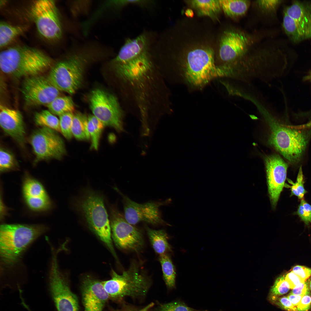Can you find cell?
Instances as JSON below:
<instances>
[{"label":"cell","instance_id":"6da1fadb","mask_svg":"<svg viewBox=\"0 0 311 311\" xmlns=\"http://www.w3.org/2000/svg\"><path fill=\"white\" fill-rule=\"evenodd\" d=\"M110 66L120 84L127 111L145 119L169 109V90L152 58L133 57Z\"/></svg>","mask_w":311,"mask_h":311},{"label":"cell","instance_id":"7a4b0ae2","mask_svg":"<svg viewBox=\"0 0 311 311\" xmlns=\"http://www.w3.org/2000/svg\"><path fill=\"white\" fill-rule=\"evenodd\" d=\"M261 113L270 127L269 145L291 164L299 163L311 137V130L282 124L266 109Z\"/></svg>","mask_w":311,"mask_h":311},{"label":"cell","instance_id":"3957f363","mask_svg":"<svg viewBox=\"0 0 311 311\" xmlns=\"http://www.w3.org/2000/svg\"><path fill=\"white\" fill-rule=\"evenodd\" d=\"M104 202L101 194L87 188L75 200L73 206L90 229L106 244L117 259L111 238L110 220Z\"/></svg>","mask_w":311,"mask_h":311},{"label":"cell","instance_id":"277c9868","mask_svg":"<svg viewBox=\"0 0 311 311\" xmlns=\"http://www.w3.org/2000/svg\"><path fill=\"white\" fill-rule=\"evenodd\" d=\"M101 51L92 46L71 51L65 59L53 67L48 78L60 91L74 94L82 83L87 63L95 56L103 53Z\"/></svg>","mask_w":311,"mask_h":311},{"label":"cell","instance_id":"5b68a950","mask_svg":"<svg viewBox=\"0 0 311 311\" xmlns=\"http://www.w3.org/2000/svg\"><path fill=\"white\" fill-rule=\"evenodd\" d=\"M51 58L41 51L27 46L12 47L0 54V67L4 73L16 77L39 75L52 64Z\"/></svg>","mask_w":311,"mask_h":311},{"label":"cell","instance_id":"8992f818","mask_svg":"<svg viewBox=\"0 0 311 311\" xmlns=\"http://www.w3.org/2000/svg\"><path fill=\"white\" fill-rule=\"evenodd\" d=\"M39 224H4L0 228V254L2 266L10 268L19 261L29 246L46 232Z\"/></svg>","mask_w":311,"mask_h":311},{"label":"cell","instance_id":"52a82bcc","mask_svg":"<svg viewBox=\"0 0 311 311\" xmlns=\"http://www.w3.org/2000/svg\"><path fill=\"white\" fill-rule=\"evenodd\" d=\"M143 270L138 263L133 261L121 274L112 270L111 279L102 281L109 298L119 300L126 296L135 298L145 296L151 283L149 277Z\"/></svg>","mask_w":311,"mask_h":311},{"label":"cell","instance_id":"ba28073f","mask_svg":"<svg viewBox=\"0 0 311 311\" xmlns=\"http://www.w3.org/2000/svg\"><path fill=\"white\" fill-rule=\"evenodd\" d=\"M182 72L185 81L195 88H201L212 79L226 77L221 67L215 65L214 53L211 49H197L187 54Z\"/></svg>","mask_w":311,"mask_h":311},{"label":"cell","instance_id":"9c48e42d","mask_svg":"<svg viewBox=\"0 0 311 311\" xmlns=\"http://www.w3.org/2000/svg\"><path fill=\"white\" fill-rule=\"evenodd\" d=\"M89 100L93 115L105 126L112 128L119 132L123 130L124 112L117 96L96 88L91 92Z\"/></svg>","mask_w":311,"mask_h":311},{"label":"cell","instance_id":"30bf717a","mask_svg":"<svg viewBox=\"0 0 311 311\" xmlns=\"http://www.w3.org/2000/svg\"><path fill=\"white\" fill-rule=\"evenodd\" d=\"M112 238L116 245L122 250L138 252L144 242L141 231L129 223L114 205L109 206Z\"/></svg>","mask_w":311,"mask_h":311},{"label":"cell","instance_id":"8fae6325","mask_svg":"<svg viewBox=\"0 0 311 311\" xmlns=\"http://www.w3.org/2000/svg\"><path fill=\"white\" fill-rule=\"evenodd\" d=\"M251 41L246 34L238 31L225 32L221 40L219 56L223 63L220 66L232 78L236 68L246 54Z\"/></svg>","mask_w":311,"mask_h":311},{"label":"cell","instance_id":"7c38bea8","mask_svg":"<svg viewBox=\"0 0 311 311\" xmlns=\"http://www.w3.org/2000/svg\"><path fill=\"white\" fill-rule=\"evenodd\" d=\"M29 143L35 156V164L52 159L60 160L66 154L64 142L55 130L41 127L33 132Z\"/></svg>","mask_w":311,"mask_h":311},{"label":"cell","instance_id":"4fadbf2b","mask_svg":"<svg viewBox=\"0 0 311 311\" xmlns=\"http://www.w3.org/2000/svg\"><path fill=\"white\" fill-rule=\"evenodd\" d=\"M31 13L37 30L42 37L49 40L60 39L62 29L58 10L54 1H35Z\"/></svg>","mask_w":311,"mask_h":311},{"label":"cell","instance_id":"5bb4252c","mask_svg":"<svg viewBox=\"0 0 311 311\" xmlns=\"http://www.w3.org/2000/svg\"><path fill=\"white\" fill-rule=\"evenodd\" d=\"M49 287L50 295L58 311H78L77 298L71 291L67 279L60 271L55 253L52 257Z\"/></svg>","mask_w":311,"mask_h":311},{"label":"cell","instance_id":"9a60e30c","mask_svg":"<svg viewBox=\"0 0 311 311\" xmlns=\"http://www.w3.org/2000/svg\"><path fill=\"white\" fill-rule=\"evenodd\" d=\"M114 188L122 198L124 216L129 223L133 225L142 222L154 225L167 224L162 218L160 210L166 202L139 203L124 195L117 188Z\"/></svg>","mask_w":311,"mask_h":311},{"label":"cell","instance_id":"2e32d148","mask_svg":"<svg viewBox=\"0 0 311 311\" xmlns=\"http://www.w3.org/2000/svg\"><path fill=\"white\" fill-rule=\"evenodd\" d=\"M21 91L26 103L31 106L47 105L59 96L60 91L48 77L40 75L26 79Z\"/></svg>","mask_w":311,"mask_h":311},{"label":"cell","instance_id":"e0dca14e","mask_svg":"<svg viewBox=\"0 0 311 311\" xmlns=\"http://www.w3.org/2000/svg\"><path fill=\"white\" fill-rule=\"evenodd\" d=\"M268 191L272 207L276 206L286 178L287 164L278 155L265 159Z\"/></svg>","mask_w":311,"mask_h":311},{"label":"cell","instance_id":"ac0fdd59","mask_svg":"<svg viewBox=\"0 0 311 311\" xmlns=\"http://www.w3.org/2000/svg\"><path fill=\"white\" fill-rule=\"evenodd\" d=\"M81 292L84 311H103L109 298L102 282L86 276L82 282Z\"/></svg>","mask_w":311,"mask_h":311},{"label":"cell","instance_id":"d6986e66","mask_svg":"<svg viewBox=\"0 0 311 311\" xmlns=\"http://www.w3.org/2000/svg\"><path fill=\"white\" fill-rule=\"evenodd\" d=\"M0 125L6 134L20 145H24L25 129L22 116L19 111L1 105Z\"/></svg>","mask_w":311,"mask_h":311},{"label":"cell","instance_id":"ffe728a7","mask_svg":"<svg viewBox=\"0 0 311 311\" xmlns=\"http://www.w3.org/2000/svg\"><path fill=\"white\" fill-rule=\"evenodd\" d=\"M284 13L311 31V3L295 1L286 8Z\"/></svg>","mask_w":311,"mask_h":311},{"label":"cell","instance_id":"44dd1931","mask_svg":"<svg viewBox=\"0 0 311 311\" xmlns=\"http://www.w3.org/2000/svg\"><path fill=\"white\" fill-rule=\"evenodd\" d=\"M145 229L152 246L159 255L171 250L168 241V236L164 230H155L145 226Z\"/></svg>","mask_w":311,"mask_h":311},{"label":"cell","instance_id":"7402d4cb","mask_svg":"<svg viewBox=\"0 0 311 311\" xmlns=\"http://www.w3.org/2000/svg\"><path fill=\"white\" fill-rule=\"evenodd\" d=\"M283 26L286 33L295 42L311 38V31L303 27L285 13Z\"/></svg>","mask_w":311,"mask_h":311},{"label":"cell","instance_id":"603a6c76","mask_svg":"<svg viewBox=\"0 0 311 311\" xmlns=\"http://www.w3.org/2000/svg\"><path fill=\"white\" fill-rule=\"evenodd\" d=\"M221 9L227 16L238 18L243 16L246 12L250 4L248 0H219Z\"/></svg>","mask_w":311,"mask_h":311},{"label":"cell","instance_id":"cb8c5ba5","mask_svg":"<svg viewBox=\"0 0 311 311\" xmlns=\"http://www.w3.org/2000/svg\"><path fill=\"white\" fill-rule=\"evenodd\" d=\"M26 26H15L4 22L0 23V46L4 47L26 30Z\"/></svg>","mask_w":311,"mask_h":311},{"label":"cell","instance_id":"d4e9b609","mask_svg":"<svg viewBox=\"0 0 311 311\" xmlns=\"http://www.w3.org/2000/svg\"><path fill=\"white\" fill-rule=\"evenodd\" d=\"M88 117L81 113L74 114L72 128L73 136L80 140L90 139L88 128Z\"/></svg>","mask_w":311,"mask_h":311},{"label":"cell","instance_id":"484cf974","mask_svg":"<svg viewBox=\"0 0 311 311\" xmlns=\"http://www.w3.org/2000/svg\"><path fill=\"white\" fill-rule=\"evenodd\" d=\"M163 279L166 285L169 289L175 288L176 272L174 266L170 256L167 254L159 255Z\"/></svg>","mask_w":311,"mask_h":311},{"label":"cell","instance_id":"4316f807","mask_svg":"<svg viewBox=\"0 0 311 311\" xmlns=\"http://www.w3.org/2000/svg\"><path fill=\"white\" fill-rule=\"evenodd\" d=\"M49 110L54 115L59 116L67 113L73 112L74 103L69 96H58L47 105Z\"/></svg>","mask_w":311,"mask_h":311},{"label":"cell","instance_id":"83f0119b","mask_svg":"<svg viewBox=\"0 0 311 311\" xmlns=\"http://www.w3.org/2000/svg\"><path fill=\"white\" fill-rule=\"evenodd\" d=\"M34 120L38 126L61 132L59 119L49 110H43L37 112L35 115Z\"/></svg>","mask_w":311,"mask_h":311},{"label":"cell","instance_id":"f1b7e54d","mask_svg":"<svg viewBox=\"0 0 311 311\" xmlns=\"http://www.w3.org/2000/svg\"><path fill=\"white\" fill-rule=\"evenodd\" d=\"M104 126L103 123L93 115L88 117V128L91 139L92 149L95 150L98 149L100 137Z\"/></svg>","mask_w":311,"mask_h":311},{"label":"cell","instance_id":"f546056e","mask_svg":"<svg viewBox=\"0 0 311 311\" xmlns=\"http://www.w3.org/2000/svg\"><path fill=\"white\" fill-rule=\"evenodd\" d=\"M22 191L24 197H37L47 195L41 184L29 176L26 177L24 180Z\"/></svg>","mask_w":311,"mask_h":311},{"label":"cell","instance_id":"4dcf8cb0","mask_svg":"<svg viewBox=\"0 0 311 311\" xmlns=\"http://www.w3.org/2000/svg\"><path fill=\"white\" fill-rule=\"evenodd\" d=\"M191 3L199 14L203 16H213L221 8L219 0H195L191 1Z\"/></svg>","mask_w":311,"mask_h":311},{"label":"cell","instance_id":"1f68e13d","mask_svg":"<svg viewBox=\"0 0 311 311\" xmlns=\"http://www.w3.org/2000/svg\"><path fill=\"white\" fill-rule=\"evenodd\" d=\"M25 202L30 209L36 211H42L49 209L51 202L48 195L37 197H25Z\"/></svg>","mask_w":311,"mask_h":311},{"label":"cell","instance_id":"d6a6232c","mask_svg":"<svg viewBox=\"0 0 311 311\" xmlns=\"http://www.w3.org/2000/svg\"><path fill=\"white\" fill-rule=\"evenodd\" d=\"M18 164L14 155L9 151L1 147L0 149V170L3 172L16 169Z\"/></svg>","mask_w":311,"mask_h":311},{"label":"cell","instance_id":"836d02e7","mask_svg":"<svg viewBox=\"0 0 311 311\" xmlns=\"http://www.w3.org/2000/svg\"><path fill=\"white\" fill-rule=\"evenodd\" d=\"M74 115L73 112H69L59 116L60 132L68 140L71 139L73 136L72 128Z\"/></svg>","mask_w":311,"mask_h":311},{"label":"cell","instance_id":"e575fe53","mask_svg":"<svg viewBox=\"0 0 311 311\" xmlns=\"http://www.w3.org/2000/svg\"><path fill=\"white\" fill-rule=\"evenodd\" d=\"M288 181L292 185L290 187L291 196H295L299 199H303L307 191L304 187V182L301 167L299 169L296 181L294 183L291 180Z\"/></svg>","mask_w":311,"mask_h":311},{"label":"cell","instance_id":"d590c367","mask_svg":"<svg viewBox=\"0 0 311 311\" xmlns=\"http://www.w3.org/2000/svg\"><path fill=\"white\" fill-rule=\"evenodd\" d=\"M158 311H198L188 306L184 302L178 300L161 304Z\"/></svg>","mask_w":311,"mask_h":311},{"label":"cell","instance_id":"8d00e7d4","mask_svg":"<svg viewBox=\"0 0 311 311\" xmlns=\"http://www.w3.org/2000/svg\"><path fill=\"white\" fill-rule=\"evenodd\" d=\"M289 285L286 280L285 276H281L276 280L271 289L272 294L274 296H278L287 293L289 290Z\"/></svg>","mask_w":311,"mask_h":311},{"label":"cell","instance_id":"74e56055","mask_svg":"<svg viewBox=\"0 0 311 311\" xmlns=\"http://www.w3.org/2000/svg\"><path fill=\"white\" fill-rule=\"evenodd\" d=\"M296 213L305 224L311 223V205L303 199H301Z\"/></svg>","mask_w":311,"mask_h":311},{"label":"cell","instance_id":"f35d334b","mask_svg":"<svg viewBox=\"0 0 311 311\" xmlns=\"http://www.w3.org/2000/svg\"><path fill=\"white\" fill-rule=\"evenodd\" d=\"M280 2L279 0H259L257 3L263 11L270 12L274 11Z\"/></svg>","mask_w":311,"mask_h":311},{"label":"cell","instance_id":"ab89813d","mask_svg":"<svg viewBox=\"0 0 311 311\" xmlns=\"http://www.w3.org/2000/svg\"><path fill=\"white\" fill-rule=\"evenodd\" d=\"M292 271L304 281L311 276V269L304 266H296Z\"/></svg>","mask_w":311,"mask_h":311},{"label":"cell","instance_id":"60d3db41","mask_svg":"<svg viewBox=\"0 0 311 311\" xmlns=\"http://www.w3.org/2000/svg\"><path fill=\"white\" fill-rule=\"evenodd\" d=\"M290 294L300 296L310 294L307 283L305 281L299 284L293 289Z\"/></svg>","mask_w":311,"mask_h":311},{"label":"cell","instance_id":"b9f144b4","mask_svg":"<svg viewBox=\"0 0 311 311\" xmlns=\"http://www.w3.org/2000/svg\"><path fill=\"white\" fill-rule=\"evenodd\" d=\"M277 304L287 311H298L297 307L294 306L287 297L284 296L277 299Z\"/></svg>","mask_w":311,"mask_h":311},{"label":"cell","instance_id":"7bdbcfd3","mask_svg":"<svg viewBox=\"0 0 311 311\" xmlns=\"http://www.w3.org/2000/svg\"><path fill=\"white\" fill-rule=\"evenodd\" d=\"M285 278L291 289H293L301 283L305 282L292 271L288 273L285 276Z\"/></svg>","mask_w":311,"mask_h":311},{"label":"cell","instance_id":"ee69618b","mask_svg":"<svg viewBox=\"0 0 311 311\" xmlns=\"http://www.w3.org/2000/svg\"><path fill=\"white\" fill-rule=\"evenodd\" d=\"M296 307L298 311H308L311 307L310 294L304 295Z\"/></svg>","mask_w":311,"mask_h":311},{"label":"cell","instance_id":"f6af8a7d","mask_svg":"<svg viewBox=\"0 0 311 311\" xmlns=\"http://www.w3.org/2000/svg\"><path fill=\"white\" fill-rule=\"evenodd\" d=\"M303 296L297 295L290 294L287 297L292 304L297 307Z\"/></svg>","mask_w":311,"mask_h":311},{"label":"cell","instance_id":"bcb514c9","mask_svg":"<svg viewBox=\"0 0 311 311\" xmlns=\"http://www.w3.org/2000/svg\"><path fill=\"white\" fill-rule=\"evenodd\" d=\"M153 305L152 303L149 304L144 308L138 311H148L149 309L151 308Z\"/></svg>","mask_w":311,"mask_h":311},{"label":"cell","instance_id":"7dc6e473","mask_svg":"<svg viewBox=\"0 0 311 311\" xmlns=\"http://www.w3.org/2000/svg\"><path fill=\"white\" fill-rule=\"evenodd\" d=\"M185 14L187 16L191 17L193 16L194 15L193 11L190 9L187 10L185 12Z\"/></svg>","mask_w":311,"mask_h":311},{"label":"cell","instance_id":"c3c4849f","mask_svg":"<svg viewBox=\"0 0 311 311\" xmlns=\"http://www.w3.org/2000/svg\"><path fill=\"white\" fill-rule=\"evenodd\" d=\"M307 79L311 81V72L309 76H308Z\"/></svg>","mask_w":311,"mask_h":311},{"label":"cell","instance_id":"681fc988","mask_svg":"<svg viewBox=\"0 0 311 311\" xmlns=\"http://www.w3.org/2000/svg\"><path fill=\"white\" fill-rule=\"evenodd\" d=\"M309 287L310 288V290H311V279L310 280V281L309 282Z\"/></svg>","mask_w":311,"mask_h":311},{"label":"cell","instance_id":"f907efd6","mask_svg":"<svg viewBox=\"0 0 311 311\" xmlns=\"http://www.w3.org/2000/svg\"><path fill=\"white\" fill-rule=\"evenodd\" d=\"M208 311V310H202V311Z\"/></svg>","mask_w":311,"mask_h":311},{"label":"cell","instance_id":"816d5d0a","mask_svg":"<svg viewBox=\"0 0 311 311\" xmlns=\"http://www.w3.org/2000/svg\"></svg>","mask_w":311,"mask_h":311}]
</instances>
